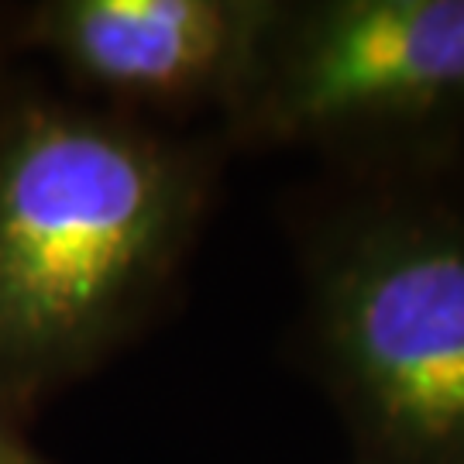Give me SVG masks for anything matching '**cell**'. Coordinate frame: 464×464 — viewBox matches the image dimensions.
<instances>
[{"label":"cell","mask_w":464,"mask_h":464,"mask_svg":"<svg viewBox=\"0 0 464 464\" xmlns=\"http://www.w3.org/2000/svg\"><path fill=\"white\" fill-rule=\"evenodd\" d=\"M293 245L299 351L351 464H464V166L327 169Z\"/></svg>","instance_id":"2"},{"label":"cell","mask_w":464,"mask_h":464,"mask_svg":"<svg viewBox=\"0 0 464 464\" xmlns=\"http://www.w3.org/2000/svg\"><path fill=\"white\" fill-rule=\"evenodd\" d=\"M0 464H59L28 437V420L0 399Z\"/></svg>","instance_id":"5"},{"label":"cell","mask_w":464,"mask_h":464,"mask_svg":"<svg viewBox=\"0 0 464 464\" xmlns=\"http://www.w3.org/2000/svg\"><path fill=\"white\" fill-rule=\"evenodd\" d=\"M279 0H38L17 17L76 97L149 124L241 103Z\"/></svg>","instance_id":"4"},{"label":"cell","mask_w":464,"mask_h":464,"mask_svg":"<svg viewBox=\"0 0 464 464\" xmlns=\"http://www.w3.org/2000/svg\"><path fill=\"white\" fill-rule=\"evenodd\" d=\"M17 17H21V7H0V100H4V72H7V63H11L14 52H21Z\"/></svg>","instance_id":"6"},{"label":"cell","mask_w":464,"mask_h":464,"mask_svg":"<svg viewBox=\"0 0 464 464\" xmlns=\"http://www.w3.org/2000/svg\"><path fill=\"white\" fill-rule=\"evenodd\" d=\"M217 131L344 172L464 166V0H279Z\"/></svg>","instance_id":"3"},{"label":"cell","mask_w":464,"mask_h":464,"mask_svg":"<svg viewBox=\"0 0 464 464\" xmlns=\"http://www.w3.org/2000/svg\"><path fill=\"white\" fill-rule=\"evenodd\" d=\"M186 134L80 97L0 100V399L21 420L162 314L227 162Z\"/></svg>","instance_id":"1"}]
</instances>
